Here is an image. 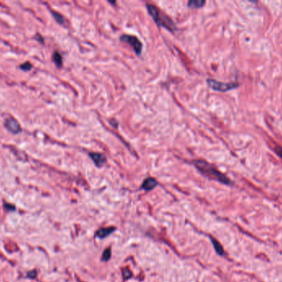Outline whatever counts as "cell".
<instances>
[{"mask_svg":"<svg viewBox=\"0 0 282 282\" xmlns=\"http://www.w3.org/2000/svg\"><path fill=\"white\" fill-rule=\"evenodd\" d=\"M194 166L202 175L208 177L209 179L214 180H216L219 183L227 184V185L232 184L231 180L229 177L221 173L219 170H217L215 166L209 164L207 161H203V160H197V161H194Z\"/></svg>","mask_w":282,"mask_h":282,"instance_id":"obj_1","label":"cell"},{"mask_svg":"<svg viewBox=\"0 0 282 282\" xmlns=\"http://www.w3.org/2000/svg\"><path fill=\"white\" fill-rule=\"evenodd\" d=\"M146 7L147 10L149 13V15L154 18V20L158 25L165 28L166 29H168L171 32L176 30V27H175L173 22L168 16L161 13L155 6L152 5V4H147Z\"/></svg>","mask_w":282,"mask_h":282,"instance_id":"obj_2","label":"cell"},{"mask_svg":"<svg viewBox=\"0 0 282 282\" xmlns=\"http://www.w3.org/2000/svg\"><path fill=\"white\" fill-rule=\"evenodd\" d=\"M207 84L208 85L215 91H219V92H226L233 89L237 88L238 84L236 82H230V83H224V82H219L215 80H212L209 79L207 80Z\"/></svg>","mask_w":282,"mask_h":282,"instance_id":"obj_3","label":"cell"},{"mask_svg":"<svg viewBox=\"0 0 282 282\" xmlns=\"http://www.w3.org/2000/svg\"><path fill=\"white\" fill-rule=\"evenodd\" d=\"M121 41L131 45V47L135 50V52L138 55H140L141 51H142V43L136 37L131 35H123L121 37Z\"/></svg>","mask_w":282,"mask_h":282,"instance_id":"obj_4","label":"cell"},{"mask_svg":"<svg viewBox=\"0 0 282 282\" xmlns=\"http://www.w3.org/2000/svg\"><path fill=\"white\" fill-rule=\"evenodd\" d=\"M5 127L8 131L13 134H18L22 132L20 124L14 119H8L5 120Z\"/></svg>","mask_w":282,"mask_h":282,"instance_id":"obj_5","label":"cell"},{"mask_svg":"<svg viewBox=\"0 0 282 282\" xmlns=\"http://www.w3.org/2000/svg\"><path fill=\"white\" fill-rule=\"evenodd\" d=\"M158 184H159V183L154 178L148 177L144 180L143 184H141V189H144L145 191H150V190H153L154 188H156L158 186Z\"/></svg>","mask_w":282,"mask_h":282,"instance_id":"obj_6","label":"cell"},{"mask_svg":"<svg viewBox=\"0 0 282 282\" xmlns=\"http://www.w3.org/2000/svg\"><path fill=\"white\" fill-rule=\"evenodd\" d=\"M89 156L97 167H102L106 162V157L101 153L93 152V153H89Z\"/></svg>","mask_w":282,"mask_h":282,"instance_id":"obj_7","label":"cell"},{"mask_svg":"<svg viewBox=\"0 0 282 282\" xmlns=\"http://www.w3.org/2000/svg\"><path fill=\"white\" fill-rule=\"evenodd\" d=\"M115 231H116V228L115 227L102 228H100L97 231L96 237L97 238H100V239H103V238H106L108 236H110Z\"/></svg>","mask_w":282,"mask_h":282,"instance_id":"obj_8","label":"cell"},{"mask_svg":"<svg viewBox=\"0 0 282 282\" xmlns=\"http://www.w3.org/2000/svg\"><path fill=\"white\" fill-rule=\"evenodd\" d=\"M210 240H211L212 245H213V247L214 248V251L216 252V253L219 256H223L224 254V248L222 247V245L219 243L216 239H214L213 237H210Z\"/></svg>","mask_w":282,"mask_h":282,"instance_id":"obj_9","label":"cell"},{"mask_svg":"<svg viewBox=\"0 0 282 282\" xmlns=\"http://www.w3.org/2000/svg\"><path fill=\"white\" fill-rule=\"evenodd\" d=\"M205 4V1L204 0H192L188 2V7L194 8H200Z\"/></svg>","mask_w":282,"mask_h":282,"instance_id":"obj_10","label":"cell"},{"mask_svg":"<svg viewBox=\"0 0 282 282\" xmlns=\"http://www.w3.org/2000/svg\"><path fill=\"white\" fill-rule=\"evenodd\" d=\"M51 14L53 15L54 18L56 19V21L60 25H65L66 24V19L64 18V16H62L60 13H56V12H51Z\"/></svg>","mask_w":282,"mask_h":282,"instance_id":"obj_11","label":"cell"},{"mask_svg":"<svg viewBox=\"0 0 282 282\" xmlns=\"http://www.w3.org/2000/svg\"><path fill=\"white\" fill-rule=\"evenodd\" d=\"M53 61L55 62L57 67H61L62 66V64H63V61H62V55L58 52V51H56V52L53 54Z\"/></svg>","mask_w":282,"mask_h":282,"instance_id":"obj_12","label":"cell"},{"mask_svg":"<svg viewBox=\"0 0 282 282\" xmlns=\"http://www.w3.org/2000/svg\"><path fill=\"white\" fill-rule=\"evenodd\" d=\"M111 249L110 247H107L102 253L101 260L102 262H108L109 260L111 259Z\"/></svg>","mask_w":282,"mask_h":282,"instance_id":"obj_13","label":"cell"},{"mask_svg":"<svg viewBox=\"0 0 282 282\" xmlns=\"http://www.w3.org/2000/svg\"><path fill=\"white\" fill-rule=\"evenodd\" d=\"M122 275H123V279L126 280L131 279V277L133 276V274L129 268H126V269L122 270Z\"/></svg>","mask_w":282,"mask_h":282,"instance_id":"obj_14","label":"cell"},{"mask_svg":"<svg viewBox=\"0 0 282 282\" xmlns=\"http://www.w3.org/2000/svg\"><path fill=\"white\" fill-rule=\"evenodd\" d=\"M31 68H32V66L30 62H25V63L22 64L20 66V69L23 70V71H29L30 70H31Z\"/></svg>","mask_w":282,"mask_h":282,"instance_id":"obj_15","label":"cell"},{"mask_svg":"<svg viewBox=\"0 0 282 282\" xmlns=\"http://www.w3.org/2000/svg\"><path fill=\"white\" fill-rule=\"evenodd\" d=\"M27 278H30V279H35V277H36V271H35V270H33V271H31L27 272Z\"/></svg>","mask_w":282,"mask_h":282,"instance_id":"obj_16","label":"cell"},{"mask_svg":"<svg viewBox=\"0 0 282 282\" xmlns=\"http://www.w3.org/2000/svg\"><path fill=\"white\" fill-rule=\"evenodd\" d=\"M4 207H5L6 209L8 210V211H14V210L16 209V208L14 205H13V204H8V203L4 204Z\"/></svg>","mask_w":282,"mask_h":282,"instance_id":"obj_17","label":"cell"},{"mask_svg":"<svg viewBox=\"0 0 282 282\" xmlns=\"http://www.w3.org/2000/svg\"><path fill=\"white\" fill-rule=\"evenodd\" d=\"M275 151H276V153L278 155V156L282 159V148L280 146H276V148H275Z\"/></svg>","mask_w":282,"mask_h":282,"instance_id":"obj_18","label":"cell"}]
</instances>
